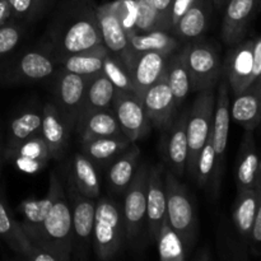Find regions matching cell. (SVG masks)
<instances>
[{
  "mask_svg": "<svg viewBox=\"0 0 261 261\" xmlns=\"http://www.w3.org/2000/svg\"><path fill=\"white\" fill-rule=\"evenodd\" d=\"M126 242L122 205L115 199L102 196L96 201L92 247L99 260H111L117 256Z\"/></svg>",
  "mask_w": 261,
  "mask_h": 261,
  "instance_id": "1",
  "label": "cell"
},
{
  "mask_svg": "<svg viewBox=\"0 0 261 261\" xmlns=\"http://www.w3.org/2000/svg\"><path fill=\"white\" fill-rule=\"evenodd\" d=\"M37 247L53 254L58 261L70 260L73 254V222L70 203L66 200L64 188L60 189L55 203L43 221Z\"/></svg>",
  "mask_w": 261,
  "mask_h": 261,
  "instance_id": "2",
  "label": "cell"
},
{
  "mask_svg": "<svg viewBox=\"0 0 261 261\" xmlns=\"http://www.w3.org/2000/svg\"><path fill=\"white\" fill-rule=\"evenodd\" d=\"M165 190L166 218L181 237L186 250L190 251L195 244L198 219L188 189L177 176L165 170Z\"/></svg>",
  "mask_w": 261,
  "mask_h": 261,
  "instance_id": "3",
  "label": "cell"
},
{
  "mask_svg": "<svg viewBox=\"0 0 261 261\" xmlns=\"http://www.w3.org/2000/svg\"><path fill=\"white\" fill-rule=\"evenodd\" d=\"M216 96L213 88L201 91L196 97L193 107L188 112L186 120V134H188V163L186 171L189 176L194 177L195 165L201 148L205 144L213 126Z\"/></svg>",
  "mask_w": 261,
  "mask_h": 261,
  "instance_id": "4",
  "label": "cell"
},
{
  "mask_svg": "<svg viewBox=\"0 0 261 261\" xmlns=\"http://www.w3.org/2000/svg\"><path fill=\"white\" fill-rule=\"evenodd\" d=\"M149 167L143 163L137 168L132 182L125 190L122 216L126 228V242L135 245L147 224V180Z\"/></svg>",
  "mask_w": 261,
  "mask_h": 261,
  "instance_id": "5",
  "label": "cell"
},
{
  "mask_svg": "<svg viewBox=\"0 0 261 261\" xmlns=\"http://www.w3.org/2000/svg\"><path fill=\"white\" fill-rule=\"evenodd\" d=\"M229 84L227 79H224L218 88V94L216 97V109H214L213 126H212V142H213L214 155H216V165H214L213 176L211 180L212 190L216 195H218L221 188L222 176L224 171V162H226L227 142H228L229 122H231V114H229Z\"/></svg>",
  "mask_w": 261,
  "mask_h": 261,
  "instance_id": "6",
  "label": "cell"
},
{
  "mask_svg": "<svg viewBox=\"0 0 261 261\" xmlns=\"http://www.w3.org/2000/svg\"><path fill=\"white\" fill-rule=\"evenodd\" d=\"M181 54L190 75L191 89L201 92L213 88L222 74L221 59L216 48L208 43L195 42L186 46Z\"/></svg>",
  "mask_w": 261,
  "mask_h": 261,
  "instance_id": "7",
  "label": "cell"
},
{
  "mask_svg": "<svg viewBox=\"0 0 261 261\" xmlns=\"http://www.w3.org/2000/svg\"><path fill=\"white\" fill-rule=\"evenodd\" d=\"M94 14L98 22L103 45L109 53L121 61L127 69L134 50L127 40L126 31L122 25L116 3L99 5L94 9Z\"/></svg>",
  "mask_w": 261,
  "mask_h": 261,
  "instance_id": "8",
  "label": "cell"
},
{
  "mask_svg": "<svg viewBox=\"0 0 261 261\" xmlns=\"http://www.w3.org/2000/svg\"><path fill=\"white\" fill-rule=\"evenodd\" d=\"M69 194L73 222V252L76 259H86L93 239L97 199L82 195L71 185Z\"/></svg>",
  "mask_w": 261,
  "mask_h": 261,
  "instance_id": "9",
  "label": "cell"
},
{
  "mask_svg": "<svg viewBox=\"0 0 261 261\" xmlns=\"http://www.w3.org/2000/svg\"><path fill=\"white\" fill-rule=\"evenodd\" d=\"M111 109L122 133L132 143L142 139L149 133L150 122L145 114L142 99L134 92L116 89Z\"/></svg>",
  "mask_w": 261,
  "mask_h": 261,
  "instance_id": "10",
  "label": "cell"
},
{
  "mask_svg": "<svg viewBox=\"0 0 261 261\" xmlns=\"http://www.w3.org/2000/svg\"><path fill=\"white\" fill-rule=\"evenodd\" d=\"M89 78L91 76L79 75L65 69H63L56 76L54 86L55 106L61 112L69 126H73L78 121Z\"/></svg>",
  "mask_w": 261,
  "mask_h": 261,
  "instance_id": "11",
  "label": "cell"
},
{
  "mask_svg": "<svg viewBox=\"0 0 261 261\" xmlns=\"http://www.w3.org/2000/svg\"><path fill=\"white\" fill-rule=\"evenodd\" d=\"M63 188L60 178L58 177L55 171L50 175V184H48V193L42 199H27L22 201L18 206V212L22 214V222H19L23 231L28 236L35 246H37L40 241L41 231L45 218L47 217L51 206L54 205L59 191Z\"/></svg>",
  "mask_w": 261,
  "mask_h": 261,
  "instance_id": "12",
  "label": "cell"
},
{
  "mask_svg": "<svg viewBox=\"0 0 261 261\" xmlns=\"http://www.w3.org/2000/svg\"><path fill=\"white\" fill-rule=\"evenodd\" d=\"M231 47L222 66V73L226 76L229 88L234 94H239L252 84L254 40L241 41Z\"/></svg>",
  "mask_w": 261,
  "mask_h": 261,
  "instance_id": "13",
  "label": "cell"
},
{
  "mask_svg": "<svg viewBox=\"0 0 261 261\" xmlns=\"http://www.w3.org/2000/svg\"><path fill=\"white\" fill-rule=\"evenodd\" d=\"M140 99L148 120L153 126L158 129H168L171 126L177 107L165 73L150 88L144 92Z\"/></svg>",
  "mask_w": 261,
  "mask_h": 261,
  "instance_id": "14",
  "label": "cell"
},
{
  "mask_svg": "<svg viewBox=\"0 0 261 261\" xmlns=\"http://www.w3.org/2000/svg\"><path fill=\"white\" fill-rule=\"evenodd\" d=\"M168 54L160 51H134L127 70L132 76L134 93L139 98L165 73Z\"/></svg>",
  "mask_w": 261,
  "mask_h": 261,
  "instance_id": "15",
  "label": "cell"
},
{
  "mask_svg": "<svg viewBox=\"0 0 261 261\" xmlns=\"http://www.w3.org/2000/svg\"><path fill=\"white\" fill-rule=\"evenodd\" d=\"M101 45H103V40L94 12L71 23L61 37V51L65 56L92 50Z\"/></svg>",
  "mask_w": 261,
  "mask_h": 261,
  "instance_id": "16",
  "label": "cell"
},
{
  "mask_svg": "<svg viewBox=\"0 0 261 261\" xmlns=\"http://www.w3.org/2000/svg\"><path fill=\"white\" fill-rule=\"evenodd\" d=\"M166 218L165 167L155 165L149 168L147 180V228L154 242Z\"/></svg>",
  "mask_w": 261,
  "mask_h": 261,
  "instance_id": "17",
  "label": "cell"
},
{
  "mask_svg": "<svg viewBox=\"0 0 261 261\" xmlns=\"http://www.w3.org/2000/svg\"><path fill=\"white\" fill-rule=\"evenodd\" d=\"M260 0H228L224 10L222 38L226 45L233 46L246 36L252 15L256 12Z\"/></svg>",
  "mask_w": 261,
  "mask_h": 261,
  "instance_id": "18",
  "label": "cell"
},
{
  "mask_svg": "<svg viewBox=\"0 0 261 261\" xmlns=\"http://www.w3.org/2000/svg\"><path fill=\"white\" fill-rule=\"evenodd\" d=\"M0 237L13 252L24 260L35 261L38 252L42 250L31 242L19 222L15 221L2 199H0Z\"/></svg>",
  "mask_w": 261,
  "mask_h": 261,
  "instance_id": "19",
  "label": "cell"
},
{
  "mask_svg": "<svg viewBox=\"0 0 261 261\" xmlns=\"http://www.w3.org/2000/svg\"><path fill=\"white\" fill-rule=\"evenodd\" d=\"M188 112L181 115L168 127L167 140L165 145V157L168 171L181 178L186 171L188 163V134H186Z\"/></svg>",
  "mask_w": 261,
  "mask_h": 261,
  "instance_id": "20",
  "label": "cell"
},
{
  "mask_svg": "<svg viewBox=\"0 0 261 261\" xmlns=\"http://www.w3.org/2000/svg\"><path fill=\"white\" fill-rule=\"evenodd\" d=\"M69 125L55 103H46L42 109L41 137L50 150L51 158H59L65 152L69 137Z\"/></svg>",
  "mask_w": 261,
  "mask_h": 261,
  "instance_id": "21",
  "label": "cell"
},
{
  "mask_svg": "<svg viewBox=\"0 0 261 261\" xmlns=\"http://www.w3.org/2000/svg\"><path fill=\"white\" fill-rule=\"evenodd\" d=\"M260 158L257 154L254 132L245 130L236 163V184L239 190L256 188L259 180Z\"/></svg>",
  "mask_w": 261,
  "mask_h": 261,
  "instance_id": "22",
  "label": "cell"
},
{
  "mask_svg": "<svg viewBox=\"0 0 261 261\" xmlns=\"http://www.w3.org/2000/svg\"><path fill=\"white\" fill-rule=\"evenodd\" d=\"M229 114L233 121L241 125L245 130L254 132L261 124V101L259 96L257 81L245 91L234 94L232 105H229Z\"/></svg>",
  "mask_w": 261,
  "mask_h": 261,
  "instance_id": "23",
  "label": "cell"
},
{
  "mask_svg": "<svg viewBox=\"0 0 261 261\" xmlns=\"http://www.w3.org/2000/svg\"><path fill=\"white\" fill-rule=\"evenodd\" d=\"M8 155L14 158L15 166L20 171L28 173L41 171L51 158L50 150L43 138L41 137V133L20 143L17 148L8 153Z\"/></svg>",
  "mask_w": 261,
  "mask_h": 261,
  "instance_id": "24",
  "label": "cell"
},
{
  "mask_svg": "<svg viewBox=\"0 0 261 261\" xmlns=\"http://www.w3.org/2000/svg\"><path fill=\"white\" fill-rule=\"evenodd\" d=\"M115 91H116V88L111 83V81L107 78L103 70L92 75L87 83L83 106H82L78 120L92 114V112L111 109Z\"/></svg>",
  "mask_w": 261,
  "mask_h": 261,
  "instance_id": "25",
  "label": "cell"
},
{
  "mask_svg": "<svg viewBox=\"0 0 261 261\" xmlns=\"http://www.w3.org/2000/svg\"><path fill=\"white\" fill-rule=\"evenodd\" d=\"M140 149L133 143L125 152L115 158L107 170L106 180L111 190L116 194H124L132 182L138 168Z\"/></svg>",
  "mask_w": 261,
  "mask_h": 261,
  "instance_id": "26",
  "label": "cell"
},
{
  "mask_svg": "<svg viewBox=\"0 0 261 261\" xmlns=\"http://www.w3.org/2000/svg\"><path fill=\"white\" fill-rule=\"evenodd\" d=\"M70 185L84 196L98 199L101 194V178L96 165L83 153L74 155L70 167Z\"/></svg>",
  "mask_w": 261,
  "mask_h": 261,
  "instance_id": "27",
  "label": "cell"
},
{
  "mask_svg": "<svg viewBox=\"0 0 261 261\" xmlns=\"http://www.w3.org/2000/svg\"><path fill=\"white\" fill-rule=\"evenodd\" d=\"M261 198V175H259L256 188L249 190H239L236 204L233 208V223L237 232L249 241L255 217Z\"/></svg>",
  "mask_w": 261,
  "mask_h": 261,
  "instance_id": "28",
  "label": "cell"
},
{
  "mask_svg": "<svg viewBox=\"0 0 261 261\" xmlns=\"http://www.w3.org/2000/svg\"><path fill=\"white\" fill-rule=\"evenodd\" d=\"M213 0H194L177 24L172 28L176 36L184 40H191L203 35L208 28Z\"/></svg>",
  "mask_w": 261,
  "mask_h": 261,
  "instance_id": "29",
  "label": "cell"
},
{
  "mask_svg": "<svg viewBox=\"0 0 261 261\" xmlns=\"http://www.w3.org/2000/svg\"><path fill=\"white\" fill-rule=\"evenodd\" d=\"M82 140L91 138L125 137L112 109L92 112L76 122Z\"/></svg>",
  "mask_w": 261,
  "mask_h": 261,
  "instance_id": "30",
  "label": "cell"
},
{
  "mask_svg": "<svg viewBox=\"0 0 261 261\" xmlns=\"http://www.w3.org/2000/svg\"><path fill=\"white\" fill-rule=\"evenodd\" d=\"M133 143L126 137L91 138L82 140V149L89 160L97 165H109L119 157Z\"/></svg>",
  "mask_w": 261,
  "mask_h": 261,
  "instance_id": "31",
  "label": "cell"
},
{
  "mask_svg": "<svg viewBox=\"0 0 261 261\" xmlns=\"http://www.w3.org/2000/svg\"><path fill=\"white\" fill-rule=\"evenodd\" d=\"M109 54L106 46L101 45L92 50L82 51L64 58L63 64L65 70L83 76H92L102 71L105 58Z\"/></svg>",
  "mask_w": 261,
  "mask_h": 261,
  "instance_id": "32",
  "label": "cell"
},
{
  "mask_svg": "<svg viewBox=\"0 0 261 261\" xmlns=\"http://www.w3.org/2000/svg\"><path fill=\"white\" fill-rule=\"evenodd\" d=\"M55 70L53 59L41 51H28L20 58L15 65V74L17 76L27 81H41Z\"/></svg>",
  "mask_w": 261,
  "mask_h": 261,
  "instance_id": "33",
  "label": "cell"
},
{
  "mask_svg": "<svg viewBox=\"0 0 261 261\" xmlns=\"http://www.w3.org/2000/svg\"><path fill=\"white\" fill-rule=\"evenodd\" d=\"M126 35L134 51H160L170 55L177 47L176 38L168 35L167 31L139 33L135 30H130Z\"/></svg>",
  "mask_w": 261,
  "mask_h": 261,
  "instance_id": "34",
  "label": "cell"
},
{
  "mask_svg": "<svg viewBox=\"0 0 261 261\" xmlns=\"http://www.w3.org/2000/svg\"><path fill=\"white\" fill-rule=\"evenodd\" d=\"M42 112L27 111L18 115L9 126L8 133V149L7 153L12 152L20 143L30 139L31 137L41 133Z\"/></svg>",
  "mask_w": 261,
  "mask_h": 261,
  "instance_id": "35",
  "label": "cell"
},
{
  "mask_svg": "<svg viewBox=\"0 0 261 261\" xmlns=\"http://www.w3.org/2000/svg\"><path fill=\"white\" fill-rule=\"evenodd\" d=\"M165 74L168 86L172 91L176 107H180L188 97L189 92L191 91L190 75H189L182 54H178L177 56L171 59L170 63H167Z\"/></svg>",
  "mask_w": 261,
  "mask_h": 261,
  "instance_id": "36",
  "label": "cell"
},
{
  "mask_svg": "<svg viewBox=\"0 0 261 261\" xmlns=\"http://www.w3.org/2000/svg\"><path fill=\"white\" fill-rule=\"evenodd\" d=\"M154 242L158 247V255L163 261H184L188 256V250L181 237L165 218Z\"/></svg>",
  "mask_w": 261,
  "mask_h": 261,
  "instance_id": "37",
  "label": "cell"
},
{
  "mask_svg": "<svg viewBox=\"0 0 261 261\" xmlns=\"http://www.w3.org/2000/svg\"><path fill=\"white\" fill-rule=\"evenodd\" d=\"M137 2V19L134 30L139 33L153 31L172 30L170 23L163 18L155 5V0H135Z\"/></svg>",
  "mask_w": 261,
  "mask_h": 261,
  "instance_id": "38",
  "label": "cell"
},
{
  "mask_svg": "<svg viewBox=\"0 0 261 261\" xmlns=\"http://www.w3.org/2000/svg\"><path fill=\"white\" fill-rule=\"evenodd\" d=\"M214 165H216V155H214L213 142H212V134L206 139L205 144L201 148L198 155L195 165V172H194V180L196 181L199 188H205L211 184L212 176H213Z\"/></svg>",
  "mask_w": 261,
  "mask_h": 261,
  "instance_id": "39",
  "label": "cell"
},
{
  "mask_svg": "<svg viewBox=\"0 0 261 261\" xmlns=\"http://www.w3.org/2000/svg\"><path fill=\"white\" fill-rule=\"evenodd\" d=\"M102 70L106 74L107 78L111 81V83L114 84L115 88L119 89V91L134 92V86H133V81L129 70H127L126 66L121 61L114 58L110 53L105 58Z\"/></svg>",
  "mask_w": 261,
  "mask_h": 261,
  "instance_id": "40",
  "label": "cell"
},
{
  "mask_svg": "<svg viewBox=\"0 0 261 261\" xmlns=\"http://www.w3.org/2000/svg\"><path fill=\"white\" fill-rule=\"evenodd\" d=\"M20 28L13 23L0 25V56L9 54L20 41Z\"/></svg>",
  "mask_w": 261,
  "mask_h": 261,
  "instance_id": "41",
  "label": "cell"
},
{
  "mask_svg": "<svg viewBox=\"0 0 261 261\" xmlns=\"http://www.w3.org/2000/svg\"><path fill=\"white\" fill-rule=\"evenodd\" d=\"M249 241L250 245H251L252 252L255 255H261V198L256 217H255L254 226H252L251 233H250L249 237Z\"/></svg>",
  "mask_w": 261,
  "mask_h": 261,
  "instance_id": "42",
  "label": "cell"
},
{
  "mask_svg": "<svg viewBox=\"0 0 261 261\" xmlns=\"http://www.w3.org/2000/svg\"><path fill=\"white\" fill-rule=\"evenodd\" d=\"M8 3L14 17H25L35 12V0H8Z\"/></svg>",
  "mask_w": 261,
  "mask_h": 261,
  "instance_id": "43",
  "label": "cell"
},
{
  "mask_svg": "<svg viewBox=\"0 0 261 261\" xmlns=\"http://www.w3.org/2000/svg\"><path fill=\"white\" fill-rule=\"evenodd\" d=\"M194 0H173L172 3V9H171V20H172V28L177 24L180 18L182 17L184 13L188 10L190 7L191 3Z\"/></svg>",
  "mask_w": 261,
  "mask_h": 261,
  "instance_id": "44",
  "label": "cell"
},
{
  "mask_svg": "<svg viewBox=\"0 0 261 261\" xmlns=\"http://www.w3.org/2000/svg\"><path fill=\"white\" fill-rule=\"evenodd\" d=\"M261 74V36L254 40V66H252V83Z\"/></svg>",
  "mask_w": 261,
  "mask_h": 261,
  "instance_id": "45",
  "label": "cell"
},
{
  "mask_svg": "<svg viewBox=\"0 0 261 261\" xmlns=\"http://www.w3.org/2000/svg\"><path fill=\"white\" fill-rule=\"evenodd\" d=\"M172 3L173 0H155V5H157L158 10L161 14L163 15L166 20L171 24L172 27V20H171V9H172Z\"/></svg>",
  "mask_w": 261,
  "mask_h": 261,
  "instance_id": "46",
  "label": "cell"
},
{
  "mask_svg": "<svg viewBox=\"0 0 261 261\" xmlns=\"http://www.w3.org/2000/svg\"><path fill=\"white\" fill-rule=\"evenodd\" d=\"M10 17H12V10L8 0H0V25L5 24Z\"/></svg>",
  "mask_w": 261,
  "mask_h": 261,
  "instance_id": "47",
  "label": "cell"
},
{
  "mask_svg": "<svg viewBox=\"0 0 261 261\" xmlns=\"http://www.w3.org/2000/svg\"><path fill=\"white\" fill-rule=\"evenodd\" d=\"M227 2L228 0H213V5L216 8H218V9H221V8H223L227 4Z\"/></svg>",
  "mask_w": 261,
  "mask_h": 261,
  "instance_id": "48",
  "label": "cell"
},
{
  "mask_svg": "<svg viewBox=\"0 0 261 261\" xmlns=\"http://www.w3.org/2000/svg\"><path fill=\"white\" fill-rule=\"evenodd\" d=\"M46 2H47V0H35V12L38 9V7H41V5Z\"/></svg>",
  "mask_w": 261,
  "mask_h": 261,
  "instance_id": "49",
  "label": "cell"
},
{
  "mask_svg": "<svg viewBox=\"0 0 261 261\" xmlns=\"http://www.w3.org/2000/svg\"><path fill=\"white\" fill-rule=\"evenodd\" d=\"M256 81H257V87H259V96H260V101H261V74Z\"/></svg>",
  "mask_w": 261,
  "mask_h": 261,
  "instance_id": "50",
  "label": "cell"
},
{
  "mask_svg": "<svg viewBox=\"0 0 261 261\" xmlns=\"http://www.w3.org/2000/svg\"><path fill=\"white\" fill-rule=\"evenodd\" d=\"M259 172H260V175H261V162H260V165H259Z\"/></svg>",
  "mask_w": 261,
  "mask_h": 261,
  "instance_id": "51",
  "label": "cell"
},
{
  "mask_svg": "<svg viewBox=\"0 0 261 261\" xmlns=\"http://www.w3.org/2000/svg\"><path fill=\"white\" fill-rule=\"evenodd\" d=\"M260 3H261V0H260Z\"/></svg>",
  "mask_w": 261,
  "mask_h": 261,
  "instance_id": "52",
  "label": "cell"
}]
</instances>
